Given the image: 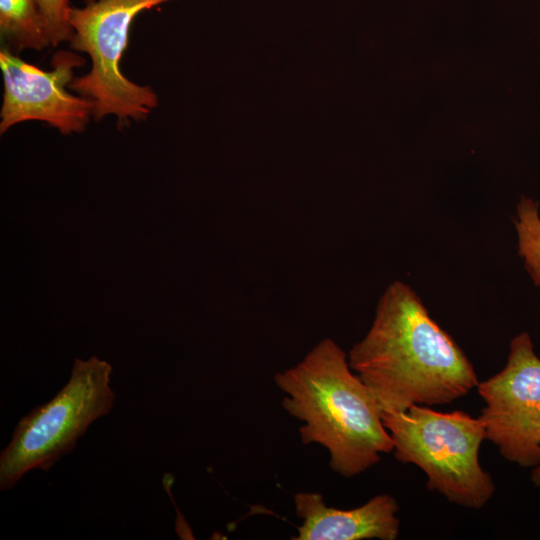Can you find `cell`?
I'll return each instance as SVG.
<instances>
[{"mask_svg":"<svg viewBox=\"0 0 540 540\" xmlns=\"http://www.w3.org/2000/svg\"><path fill=\"white\" fill-rule=\"evenodd\" d=\"M347 356L382 413L448 404L479 383L464 351L400 281L386 288L370 329Z\"/></svg>","mask_w":540,"mask_h":540,"instance_id":"cell-1","label":"cell"},{"mask_svg":"<svg viewBox=\"0 0 540 540\" xmlns=\"http://www.w3.org/2000/svg\"><path fill=\"white\" fill-rule=\"evenodd\" d=\"M352 371L347 354L325 338L299 363L274 376L285 394L283 409L303 423L301 442L326 448L331 470L346 478L393 452L377 400Z\"/></svg>","mask_w":540,"mask_h":540,"instance_id":"cell-2","label":"cell"},{"mask_svg":"<svg viewBox=\"0 0 540 540\" xmlns=\"http://www.w3.org/2000/svg\"><path fill=\"white\" fill-rule=\"evenodd\" d=\"M395 458L411 463L427 476V488L451 503L480 509L495 485L479 462L485 428L479 417L463 411H435L413 405L401 412H383Z\"/></svg>","mask_w":540,"mask_h":540,"instance_id":"cell-3","label":"cell"},{"mask_svg":"<svg viewBox=\"0 0 540 540\" xmlns=\"http://www.w3.org/2000/svg\"><path fill=\"white\" fill-rule=\"evenodd\" d=\"M112 366L93 356L75 359L68 382L22 417L0 455V489L13 488L34 469L48 472L69 454L88 427L113 408Z\"/></svg>","mask_w":540,"mask_h":540,"instance_id":"cell-4","label":"cell"},{"mask_svg":"<svg viewBox=\"0 0 540 540\" xmlns=\"http://www.w3.org/2000/svg\"><path fill=\"white\" fill-rule=\"evenodd\" d=\"M170 1L174 0H97L83 7L71 6V48L86 53L92 66L68 88L92 102L94 119L113 115L121 123L141 121L157 107L152 88L127 79L119 63L136 16Z\"/></svg>","mask_w":540,"mask_h":540,"instance_id":"cell-5","label":"cell"},{"mask_svg":"<svg viewBox=\"0 0 540 540\" xmlns=\"http://www.w3.org/2000/svg\"><path fill=\"white\" fill-rule=\"evenodd\" d=\"M485 439L523 468L540 465V358L523 332L510 342L504 368L477 385Z\"/></svg>","mask_w":540,"mask_h":540,"instance_id":"cell-6","label":"cell"},{"mask_svg":"<svg viewBox=\"0 0 540 540\" xmlns=\"http://www.w3.org/2000/svg\"><path fill=\"white\" fill-rule=\"evenodd\" d=\"M83 63L84 59L76 53L58 51L52 58L53 70L45 71L3 47L0 51L4 82L0 133L30 120L46 122L62 134L82 132L93 117V104L68 92V86L75 78L74 69Z\"/></svg>","mask_w":540,"mask_h":540,"instance_id":"cell-7","label":"cell"},{"mask_svg":"<svg viewBox=\"0 0 540 540\" xmlns=\"http://www.w3.org/2000/svg\"><path fill=\"white\" fill-rule=\"evenodd\" d=\"M293 499L302 520L294 540H395L399 536V507L389 494L348 510L327 506L320 493L300 492Z\"/></svg>","mask_w":540,"mask_h":540,"instance_id":"cell-8","label":"cell"},{"mask_svg":"<svg viewBox=\"0 0 540 540\" xmlns=\"http://www.w3.org/2000/svg\"><path fill=\"white\" fill-rule=\"evenodd\" d=\"M0 34L16 50L50 45L38 0H0Z\"/></svg>","mask_w":540,"mask_h":540,"instance_id":"cell-9","label":"cell"},{"mask_svg":"<svg viewBox=\"0 0 540 540\" xmlns=\"http://www.w3.org/2000/svg\"><path fill=\"white\" fill-rule=\"evenodd\" d=\"M518 238V254L524 259L527 272L540 287V216L538 203L522 197L513 220Z\"/></svg>","mask_w":540,"mask_h":540,"instance_id":"cell-10","label":"cell"},{"mask_svg":"<svg viewBox=\"0 0 540 540\" xmlns=\"http://www.w3.org/2000/svg\"><path fill=\"white\" fill-rule=\"evenodd\" d=\"M50 45L70 41L73 30L69 23V0H38Z\"/></svg>","mask_w":540,"mask_h":540,"instance_id":"cell-11","label":"cell"},{"mask_svg":"<svg viewBox=\"0 0 540 540\" xmlns=\"http://www.w3.org/2000/svg\"><path fill=\"white\" fill-rule=\"evenodd\" d=\"M531 479L536 486H540V465L533 468Z\"/></svg>","mask_w":540,"mask_h":540,"instance_id":"cell-12","label":"cell"},{"mask_svg":"<svg viewBox=\"0 0 540 540\" xmlns=\"http://www.w3.org/2000/svg\"><path fill=\"white\" fill-rule=\"evenodd\" d=\"M85 4H88V3H91V2H95L97 0H83Z\"/></svg>","mask_w":540,"mask_h":540,"instance_id":"cell-13","label":"cell"}]
</instances>
